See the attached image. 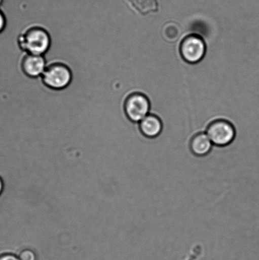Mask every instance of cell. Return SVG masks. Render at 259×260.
Wrapping results in <instances>:
<instances>
[{
	"mask_svg": "<svg viewBox=\"0 0 259 260\" xmlns=\"http://www.w3.org/2000/svg\"><path fill=\"white\" fill-rule=\"evenodd\" d=\"M18 45L23 52L43 55L50 49L52 40L47 30L42 27H34L19 36Z\"/></svg>",
	"mask_w": 259,
	"mask_h": 260,
	"instance_id": "cell-1",
	"label": "cell"
},
{
	"mask_svg": "<svg viewBox=\"0 0 259 260\" xmlns=\"http://www.w3.org/2000/svg\"><path fill=\"white\" fill-rule=\"evenodd\" d=\"M42 78L47 87L61 90L68 88L72 83V73L67 65L54 63L46 68Z\"/></svg>",
	"mask_w": 259,
	"mask_h": 260,
	"instance_id": "cell-2",
	"label": "cell"
},
{
	"mask_svg": "<svg viewBox=\"0 0 259 260\" xmlns=\"http://www.w3.org/2000/svg\"><path fill=\"white\" fill-rule=\"evenodd\" d=\"M124 108L129 120L134 123H138L148 116L150 102L143 94L133 93L126 98Z\"/></svg>",
	"mask_w": 259,
	"mask_h": 260,
	"instance_id": "cell-3",
	"label": "cell"
},
{
	"mask_svg": "<svg viewBox=\"0 0 259 260\" xmlns=\"http://www.w3.org/2000/svg\"><path fill=\"white\" fill-rule=\"evenodd\" d=\"M207 135L213 145L226 147L235 140L236 131L233 124L225 120L212 122L207 128Z\"/></svg>",
	"mask_w": 259,
	"mask_h": 260,
	"instance_id": "cell-4",
	"label": "cell"
},
{
	"mask_svg": "<svg viewBox=\"0 0 259 260\" xmlns=\"http://www.w3.org/2000/svg\"><path fill=\"white\" fill-rule=\"evenodd\" d=\"M206 47L201 38L196 35L187 37L182 41L180 52L182 57L189 63L200 62L204 58Z\"/></svg>",
	"mask_w": 259,
	"mask_h": 260,
	"instance_id": "cell-5",
	"label": "cell"
},
{
	"mask_svg": "<svg viewBox=\"0 0 259 260\" xmlns=\"http://www.w3.org/2000/svg\"><path fill=\"white\" fill-rule=\"evenodd\" d=\"M47 60L43 55L27 54L23 58L22 69L28 77L40 78L46 70Z\"/></svg>",
	"mask_w": 259,
	"mask_h": 260,
	"instance_id": "cell-6",
	"label": "cell"
},
{
	"mask_svg": "<svg viewBox=\"0 0 259 260\" xmlns=\"http://www.w3.org/2000/svg\"><path fill=\"white\" fill-rule=\"evenodd\" d=\"M162 123L158 117L148 115L139 123V129L144 137L154 139L159 136L162 131Z\"/></svg>",
	"mask_w": 259,
	"mask_h": 260,
	"instance_id": "cell-7",
	"label": "cell"
},
{
	"mask_svg": "<svg viewBox=\"0 0 259 260\" xmlns=\"http://www.w3.org/2000/svg\"><path fill=\"white\" fill-rule=\"evenodd\" d=\"M212 145L207 134L200 133L193 137L190 143V149L196 156L203 157L211 151Z\"/></svg>",
	"mask_w": 259,
	"mask_h": 260,
	"instance_id": "cell-8",
	"label": "cell"
},
{
	"mask_svg": "<svg viewBox=\"0 0 259 260\" xmlns=\"http://www.w3.org/2000/svg\"><path fill=\"white\" fill-rule=\"evenodd\" d=\"M136 9L142 14L156 12L158 9L157 0H129Z\"/></svg>",
	"mask_w": 259,
	"mask_h": 260,
	"instance_id": "cell-9",
	"label": "cell"
},
{
	"mask_svg": "<svg viewBox=\"0 0 259 260\" xmlns=\"http://www.w3.org/2000/svg\"><path fill=\"white\" fill-rule=\"evenodd\" d=\"M19 257L20 260H37L36 254L29 249H24L20 252Z\"/></svg>",
	"mask_w": 259,
	"mask_h": 260,
	"instance_id": "cell-10",
	"label": "cell"
},
{
	"mask_svg": "<svg viewBox=\"0 0 259 260\" xmlns=\"http://www.w3.org/2000/svg\"><path fill=\"white\" fill-rule=\"evenodd\" d=\"M0 260H20L19 257L14 254H4L0 256Z\"/></svg>",
	"mask_w": 259,
	"mask_h": 260,
	"instance_id": "cell-11",
	"label": "cell"
},
{
	"mask_svg": "<svg viewBox=\"0 0 259 260\" xmlns=\"http://www.w3.org/2000/svg\"><path fill=\"white\" fill-rule=\"evenodd\" d=\"M5 26H6V19L4 13L0 10V33L5 29Z\"/></svg>",
	"mask_w": 259,
	"mask_h": 260,
	"instance_id": "cell-12",
	"label": "cell"
},
{
	"mask_svg": "<svg viewBox=\"0 0 259 260\" xmlns=\"http://www.w3.org/2000/svg\"><path fill=\"white\" fill-rule=\"evenodd\" d=\"M4 182H3L2 178H0V195L2 194V193L3 192V190H4Z\"/></svg>",
	"mask_w": 259,
	"mask_h": 260,
	"instance_id": "cell-13",
	"label": "cell"
},
{
	"mask_svg": "<svg viewBox=\"0 0 259 260\" xmlns=\"http://www.w3.org/2000/svg\"><path fill=\"white\" fill-rule=\"evenodd\" d=\"M2 2H3V0H0V5H2Z\"/></svg>",
	"mask_w": 259,
	"mask_h": 260,
	"instance_id": "cell-14",
	"label": "cell"
}]
</instances>
